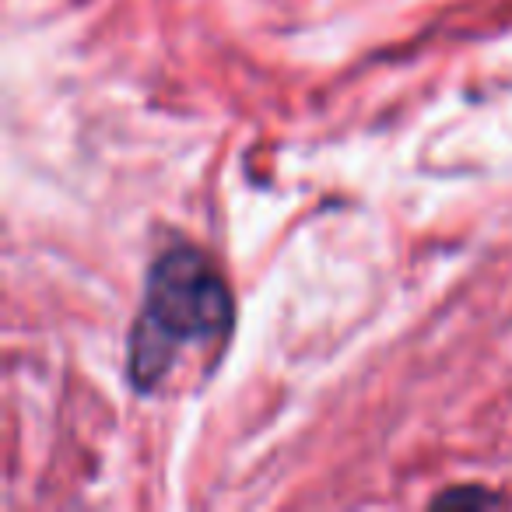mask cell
<instances>
[{"mask_svg":"<svg viewBox=\"0 0 512 512\" xmlns=\"http://www.w3.org/2000/svg\"><path fill=\"white\" fill-rule=\"evenodd\" d=\"M232 313L225 278L200 249L172 246L158 256L130 334V379L137 390H155L186 344L221 341L232 327Z\"/></svg>","mask_w":512,"mask_h":512,"instance_id":"6da1fadb","label":"cell"},{"mask_svg":"<svg viewBox=\"0 0 512 512\" xmlns=\"http://www.w3.org/2000/svg\"><path fill=\"white\" fill-rule=\"evenodd\" d=\"M460 502H498V495H488V491H446V495L435 498V505H460Z\"/></svg>","mask_w":512,"mask_h":512,"instance_id":"7a4b0ae2","label":"cell"}]
</instances>
